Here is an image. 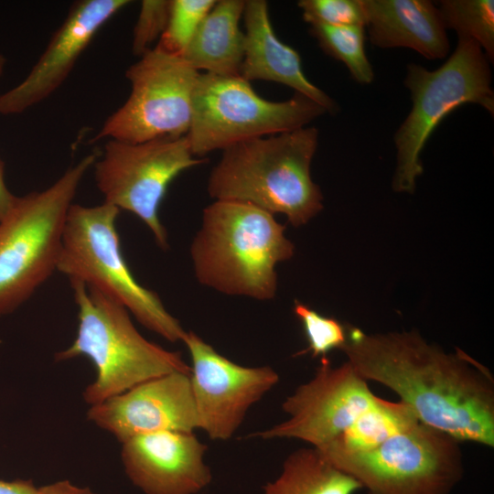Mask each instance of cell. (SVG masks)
<instances>
[{
	"mask_svg": "<svg viewBox=\"0 0 494 494\" xmlns=\"http://www.w3.org/2000/svg\"><path fill=\"white\" fill-rule=\"evenodd\" d=\"M420 420L404 403L379 398L378 402L338 437L317 449L326 459L366 452Z\"/></svg>",
	"mask_w": 494,
	"mask_h": 494,
	"instance_id": "obj_21",
	"label": "cell"
},
{
	"mask_svg": "<svg viewBox=\"0 0 494 494\" xmlns=\"http://www.w3.org/2000/svg\"><path fill=\"white\" fill-rule=\"evenodd\" d=\"M244 56L241 77L250 81L263 80L277 82L321 105L329 113L338 112V104L305 75L300 55L275 35L264 0L245 1Z\"/></svg>",
	"mask_w": 494,
	"mask_h": 494,
	"instance_id": "obj_17",
	"label": "cell"
},
{
	"mask_svg": "<svg viewBox=\"0 0 494 494\" xmlns=\"http://www.w3.org/2000/svg\"><path fill=\"white\" fill-rule=\"evenodd\" d=\"M70 285L78 307L77 334L55 360L86 357L92 362L96 377L83 392L86 403H100L167 373L191 372L179 352L144 338L123 305L81 282Z\"/></svg>",
	"mask_w": 494,
	"mask_h": 494,
	"instance_id": "obj_4",
	"label": "cell"
},
{
	"mask_svg": "<svg viewBox=\"0 0 494 494\" xmlns=\"http://www.w3.org/2000/svg\"><path fill=\"white\" fill-rule=\"evenodd\" d=\"M128 0L75 2L25 79L0 94V114H19L54 93L97 32Z\"/></svg>",
	"mask_w": 494,
	"mask_h": 494,
	"instance_id": "obj_15",
	"label": "cell"
},
{
	"mask_svg": "<svg viewBox=\"0 0 494 494\" xmlns=\"http://www.w3.org/2000/svg\"><path fill=\"white\" fill-rule=\"evenodd\" d=\"M171 0H144L134 27L132 51L142 57L152 49L151 45L158 41L167 25Z\"/></svg>",
	"mask_w": 494,
	"mask_h": 494,
	"instance_id": "obj_27",
	"label": "cell"
},
{
	"mask_svg": "<svg viewBox=\"0 0 494 494\" xmlns=\"http://www.w3.org/2000/svg\"><path fill=\"white\" fill-rule=\"evenodd\" d=\"M372 45L412 48L429 59H444L450 44L436 5L428 0H362Z\"/></svg>",
	"mask_w": 494,
	"mask_h": 494,
	"instance_id": "obj_18",
	"label": "cell"
},
{
	"mask_svg": "<svg viewBox=\"0 0 494 494\" xmlns=\"http://www.w3.org/2000/svg\"><path fill=\"white\" fill-rule=\"evenodd\" d=\"M294 312L302 324L308 343L307 349L298 355L310 352L313 358H321L331 350H341L347 340V329L340 322L322 316L297 300Z\"/></svg>",
	"mask_w": 494,
	"mask_h": 494,
	"instance_id": "obj_25",
	"label": "cell"
},
{
	"mask_svg": "<svg viewBox=\"0 0 494 494\" xmlns=\"http://www.w3.org/2000/svg\"><path fill=\"white\" fill-rule=\"evenodd\" d=\"M327 113L299 93L284 102H272L259 96L241 76L199 73L186 136L192 154L203 158L243 141L305 127Z\"/></svg>",
	"mask_w": 494,
	"mask_h": 494,
	"instance_id": "obj_8",
	"label": "cell"
},
{
	"mask_svg": "<svg viewBox=\"0 0 494 494\" xmlns=\"http://www.w3.org/2000/svg\"><path fill=\"white\" fill-rule=\"evenodd\" d=\"M195 156L187 136L161 137L142 143L109 139L96 159L94 177L104 201L136 215L159 247H168L159 219L160 205L170 183L183 171L204 164Z\"/></svg>",
	"mask_w": 494,
	"mask_h": 494,
	"instance_id": "obj_10",
	"label": "cell"
},
{
	"mask_svg": "<svg viewBox=\"0 0 494 494\" xmlns=\"http://www.w3.org/2000/svg\"><path fill=\"white\" fill-rule=\"evenodd\" d=\"M97 159L82 157L51 186L18 197L0 221V317L24 304L57 271L67 214Z\"/></svg>",
	"mask_w": 494,
	"mask_h": 494,
	"instance_id": "obj_6",
	"label": "cell"
},
{
	"mask_svg": "<svg viewBox=\"0 0 494 494\" xmlns=\"http://www.w3.org/2000/svg\"><path fill=\"white\" fill-rule=\"evenodd\" d=\"M215 0H171L167 25L154 48L183 58L200 23Z\"/></svg>",
	"mask_w": 494,
	"mask_h": 494,
	"instance_id": "obj_24",
	"label": "cell"
},
{
	"mask_svg": "<svg viewBox=\"0 0 494 494\" xmlns=\"http://www.w3.org/2000/svg\"><path fill=\"white\" fill-rule=\"evenodd\" d=\"M119 212L105 201L91 207L73 203L63 227L57 271L117 301L163 338L183 341L187 331L156 293L135 280L125 262L116 229Z\"/></svg>",
	"mask_w": 494,
	"mask_h": 494,
	"instance_id": "obj_5",
	"label": "cell"
},
{
	"mask_svg": "<svg viewBox=\"0 0 494 494\" xmlns=\"http://www.w3.org/2000/svg\"><path fill=\"white\" fill-rule=\"evenodd\" d=\"M460 444L418 422L371 450L327 460L367 494H450L464 473Z\"/></svg>",
	"mask_w": 494,
	"mask_h": 494,
	"instance_id": "obj_9",
	"label": "cell"
},
{
	"mask_svg": "<svg viewBox=\"0 0 494 494\" xmlns=\"http://www.w3.org/2000/svg\"><path fill=\"white\" fill-rule=\"evenodd\" d=\"M285 231L274 214L254 205L214 201L203 209L190 246L197 280L226 295L273 299L276 265L295 252Z\"/></svg>",
	"mask_w": 494,
	"mask_h": 494,
	"instance_id": "obj_2",
	"label": "cell"
},
{
	"mask_svg": "<svg viewBox=\"0 0 494 494\" xmlns=\"http://www.w3.org/2000/svg\"><path fill=\"white\" fill-rule=\"evenodd\" d=\"M122 445L124 470L146 494H195L211 480L204 462L208 446L194 433L156 432Z\"/></svg>",
	"mask_w": 494,
	"mask_h": 494,
	"instance_id": "obj_16",
	"label": "cell"
},
{
	"mask_svg": "<svg viewBox=\"0 0 494 494\" xmlns=\"http://www.w3.org/2000/svg\"><path fill=\"white\" fill-rule=\"evenodd\" d=\"M379 398L349 361L334 367L327 356L321 357L314 377L284 401L282 409L288 418L249 437L297 439L319 449L343 434Z\"/></svg>",
	"mask_w": 494,
	"mask_h": 494,
	"instance_id": "obj_12",
	"label": "cell"
},
{
	"mask_svg": "<svg viewBox=\"0 0 494 494\" xmlns=\"http://www.w3.org/2000/svg\"><path fill=\"white\" fill-rule=\"evenodd\" d=\"M364 28L359 26L309 24V32L321 49L345 64L351 78L362 85L370 84L374 80L373 69L365 52Z\"/></svg>",
	"mask_w": 494,
	"mask_h": 494,
	"instance_id": "obj_22",
	"label": "cell"
},
{
	"mask_svg": "<svg viewBox=\"0 0 494 494\" xmlns=\"http://www.w3.org/2000/svg\"><path fill=\"white\" fill-rule=\"evenodd\" d=\"M437 8L446 29H454L458 37L476 41L493 63V0H442Z\"/></svg>",
	"mask_w": 494,
	"mask_h": 494,
	"instance_id": "obj_23",
	"label": "cell"
},
{
	"mask_svg": "<svg viewBox=\"0 0 494 494\" xmlns=\"http://www.w3.org/2000/svg\"><path fill=\"white\" fill-rule=\"evenodd\" d=\"M489 61L471 38L458 37L455 51L434 70L409 63L404 85L413 106L394 134L396 168L392 188L413 193L424 168L421 152L440 122L466 103H477L494 113Z\"/></svg>",
	"mask_w": 494,
	"mask_h": 494,
	"instance_id": "obj_7",
	"label": "cell"
},
{
	"mask_svg": "<svg viewBox=\"0 0 494 494\" xmlns=\"http://www.w3.org/2000/svg\"><path fill=\"white\" fill-rule=\"evenodd\" d=\"M18 197L7 188L5 180V164L0 157V221L5 220L15 208Z\"/></svg>",
	"mask_w": 494,
	"mask_h": 494,
	"instance_id": "obj_28",
	"label": "cell"
},
{
	"mask_svg": "<svg viewBox=\"0 0 494 494\" xmlns=\"http://www.w3.org/2000/svg\"><path fill=\"white\" fill-rule=\"evenodd\" d=\"M37 494H95L88 488H80L69 481H59L38 489Z\"/></svg>",
	"mask_w": 494,
	"mask_h": 494,
	"instance_id": "obj_29",
	"label": "cell"
},
{
	"mask_svg": "<svg viewBox=\"0 0 494 494\" xmlns=\"http://www.w3.org/2000/svg\"><path fill=\"white\" fill-rule=\"evenodd\" d=\"M297 5L308 24L366 27L362 0H300Z\"/></svg>",
	"mask_w": 494,
	"mask_h": 494,
	"instance_id": "obj_26",
	"label": "cell"
},
{
	"mask_svg": "<svg viewBox=\"0 0 494 494\" xmlns=\"http://www.w3.org/2000/svg\"><path fill=\"white\" fill-rule=\"evenodd\" d=\"M6 64V59L4 55L0 54V76L3 74L5 70V67Z\"/></svg>",
	"mask_w": 494,
	"mask_h": 494,
	"instance_id": "obj_31",
	"label": "cell"
},
{
	"mask_svg": "<svg viewBox=\"0 0 494 494\" xmlns=\"http://www.w3.org/2000/svg\"><path fill=\"white\" fill-rule=\"evenodd\" d=\"M87 418L121 443L156 432L193 433L199 417L190 373L175 371L144 381L91 405Z\"/></svg>",
	"mask_w": 494,
	"mask_h": 494,
	"instance_id": "obj_14",
	"label": "cell"
},
{
	"mask_svg": "<svg viewBox=\"0 0 494 494\" xmlns=\"http://www.w3.org/2000/svg\"><path fill=\"white\" fill-rule=\"evenodd\" d=\"M360 489L357 480L310 446L286 457L280 476L264 487L263 494H355Z\"/></svg>",
	"mask_w": 494,
	"mask_h": 494,
	"instance_id": "obj_20",
	"label": "cell"
},
{
	"mask_svg": "<svg viewBox=\"0 0 494 494\" xmlns=\"http://www.w3.org/2000/svg\"><path fill=\"white\" fill-rule=\"evenodd\" d=\"M37 493H38V488H36L31 481L0 480V494H37Z\"/></svg>",
	"mask_w": 494,
	"mask_h": 494,
	"instance_id": "obj_30",
	"label": "cell"
},
{
	"mask_svg": "<svg viewBox=\"0 0 494 494\" xmlns=\"http://www.w3.org/2000/svg\"><path fill=\"white\" fill-rule=\"evenodd\" d=\"M199 72L180 57L152 48L125 72L131 92L103 123L92 142L142 143L187 135Z\"/></svg>",
	"mask_w": 494,
	"mask_h": 494,
	"instance_id": "obj_11",
	"label": "cell"
},
{
	"mask_svg": "<svg viewBox=\"0 0 494 494\" xmlns=\"http://www.w3.org/2000/svg\"><path fill=\"white\" fill-rule=\"evenodd\" d=\"M182 342L191 358L199 429L212 440H228L248 410L279 381V375L269 366L245 367L230 360L192 331H187Z\"/></svg>",
	"mask_w": 494,
	"mask_h": 494,
	"instance_id": "obj_13",
	"label": "cell"
},
{
	"mask_svg": "<svg viewBox=\"0 0 494 494\" xmlns=\"http://www.w3.org/2000/svg\"><path fill=\"white\" fill-rule=\"evenodd\" d=\"M341 350L364 380L393 391L420 422L460 442L494 446V379L463 350L446 352L416 331L347 329Z\"/></svg>",
	"mask_w": 494,
	"mask_h": 494,
	"instance_id": "obj_1",
	"label": "cell"
},
{
	"mask_svg": "<svg viewBox=\"0 0 494 494\" xmlns=\"http://www.w3.org/2000/svg\"><path fill=\"white\" fill-rule=\"evenodd\" d=\"M317 145L318 130L305 126L231 145L210 172L209 195L281 213L293 226H302L323 209L310 173Z\"/></svg>",
	"mask_w": 494,
	"mask_h": 494,
	"instance_id": "obj_3",
	"label": "cell"
},
{
	"mask_svg": "<svg viewBox=\"0 0 494 494\" xmlns=\"http://www.w3.org/2000/svg\"><path fill=\"white\" fill-rule=\"evenodd\" d=\"M245 1L220 0L204 17L183 59L194 70L220 76H241L244 33L240 29Z\"/></svg>",
	"mask_w": 494,
	"mask_h": 494,
	"instance_id": "obj_19",
	"label": "cell"
}]
</instances>
